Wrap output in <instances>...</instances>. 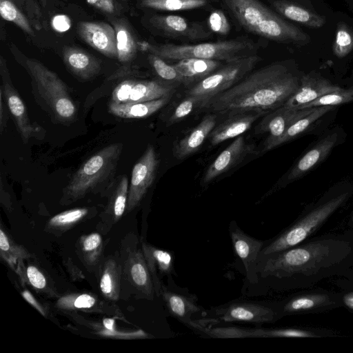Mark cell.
I'll return each instance as SVG.
<instances>
[{
  "label": "cell",
  "mask_w": 353,
  "mask_h": 353,
  "mask_svg": "<svg viewBox=\"0 0 353 353\" xmlns=\"http://www.w3.org/2000/svg\"><path fill=\"white\" fill-rule=\"evenodd\" d=\"M267 256L263 276L275 278L284 288H310L353 268V230L310 237Z\"/></svg>",
  "instance_id": "1"
},
{
  "label": "cell",
  "mask_w": 353,
  "mask_h": 353,
  "mask_svg": "<svg viewBox=\"0 0 353 353\" xmlns=\"http://www.w3.org/2000/svg\"><path fill=\"white\" fill-rule=\"evenodd\" d=\"M300 79L281 63H272L250 73L243 79L208 101L204 108L231 114L282 106L296 91Z\"/></svg>",
  "instance_id": "2"
},
{
  "label": "cell",
  "mask_w": 353,
  "mask_h": 353,
  "mask_svg": "<svg viewBox=\"0 0 353 353\" xmlns=\"http://www.w3.org/2000/svg\"><path fill=\"white\" fill-rule=\"evenodd\" d=\"M239 23L246 30L266 39L303 44L310 37L287 22L259 0H221Z\"/></svg>",
  "instance_id": "3"
},
{
  "label": "cell",
  "mask_w": 353,
  "mask_h": 353,
  "mask_svg": "<svg viewBox=\"0 0 353 353\" xmlns=\"http://www.w3.org/2000/svg\"><path fill=\"white\" fill-rule=\"evenodd\" d=\"M21 64L31 79L32 93L39 105L57 122L72 121L77 108L66 85L57 73L34 58L24 57Z\"/></svg>",
  "instance_id": "4"
},
{
  "label": "cell",
  "mask_w": 353,
  "mask_h": 353,
  "mask_svg": "<svg viewBox=\"0 0 353 353\" xmlns=\"http://www.w3.org/2000/svg\"><path fill=\"white\" fill-rule=\"evenodd\" d=\"M351 195L350 190L331 194L307 208L261 252L265 256L292 248L314 234Z\"/></svg>",
  "instance_id": "5"
},
{
  "label": "cell",
  "mask_w": 353,
  "mask_h": 353,
  "mask_svg": "<svg viewBox=\"0 0 353 353\" xmlns=\"http://www.w3.org/2000/svg\"><path fill=\"white\" fill-rule=\"evenodd\" d=\"M121 143L108 145L85 161L63 189L62 201L73 202L94 192L113 179L122 152Z\"/></svg>",
  "instance_id": "6"
},
{
  "label": "cell",
  "mask_w": 353,
  "mask_h": 353,
  "mask_svg": "<svg viewBox=\"0 0 353 353\" xmlns=\"http://www.w3.org/2000/svg\"><path fill=\"white\" fill-rule=\"evenodd\" d=\"M141 50L159 56L163 60L179 61L195 58L230 62L251 55L254 43L245 39H231L194 45L153 44L139 42Z\"/></svg>",
  "instance_id": "7"
},
{
  "label": "cell",
  "mask_w": 353,
  "mask_h": 353,
  "mask_svg": "<svg viewBox=\"0 0 353 353\" xmlns=\"http://www.w3.org/2000/svg\"><path fill=\"white\" fill-rule=\"evenodd\" d=\"M260 60L261 58L256 54H251L227 62L223 67L197 82L187 91V94L203 99L204 108L209 100L244 78Z\"/></svg>",
  "instance_id": "8"
},
{
  "label": "cell",
  "mask_w": 353,
  "mask_h": 353,
  "mask_svg": "<svg viewBox=\"0 0 353 353\" xmlns=\"http://www.w3.org/2000/svg\"><path fill=\"white\" fill-rule=\"evenodd\" d=\"M343 307L340 291L310 289L288 298L281 304L282 315L319 314Z\"/></svg>",
  "instance_id": "9"
},
{
  "label": "cell",
  "mask_w": 353,
  "mask_h": 353,
  "mask_svg": "<svg viewBox=\"0 0 353 353\" xmlns=\"http://www.w3.org/2000/svg\"><path fill=\"white\" fill-rule=\"evenodd\" d=\"M0 75L2 92L9 110V113L14 123L16 128L24 143H28L31 137L40 138L43 129L39 125H32L28 117L26 107L10 78L6 60L0 57Z\"/></svg>",
  "instance_id": "10"
},
{
  "label": "cell",
  "mask_w": 353,
  "mask_h": 353,
  "mask_svg": "<svg viewBox=\"0 0 353 353\" xmlns=\"http://www.w3.org/2000/svg\"><path fill=\"white\" fill-rule=\"evenodd\" d=\"M172 86L155 80L126 79L119 83L112 92L110 102L132 103L170 97Z\"/></svg>",
  "instance_id": "11"
},
{
  "label": "cell",
  "mask_w": 353,
  "mask_h": 353,
  "mask_svg": "<svg viewBox=\"0 0 353 353\" xmlns=\"http://www.w3.org/2000/svg\"><path fill=\"white\" fill-rule=\"evenodd\" d=\"M159 163L154 146L148 145L132 171L126 207L128 211L133 210L140 203L152 185L157 175Z\"/></svg>",
  "instance_id": "12"
},
{
  "label": "cell",
  "mask_w": 353,
  "mask_h": 353,
  "mask_svg": "<svg viewBox=\"0 0 353 353\" xmlns=\"http://www.w3.org/2000/svg\"><path fill=\"white\" fill-rule=\"evenodd\" d=\"M149 23L161 35L174 39L199 41L212 36V32L201 23L178 15H153Z\"/></svg>",
  "instance_id": "13"
},
{
  "label": "cell",
  "mask_w": 353,
  "mask_h": 353,
  "mask_svg": "<svg viewBox=\"0 0 353 353\" xmlns=\"http://www.w3.org/2000/svg\"><path fill=\"white\" fill-rule=\"evenodd\" d=\"M313 108L294 109L282 105L266 114L259 123L258 132L267 133L262 152L272 150V145L294 121L309 114Z\"/></svg>",
  "instance_id": "14"
},
{
  "label": "cell",
  "mask_w": 353,
  "mask_h": 353,
  "mask_svg": "<svg viewBox=\"0 0 353 353\" xmlns=\"http://www.w3.org/2000/svg\"><path fill=\"white\" fill-rule=\"evenodd\" d=\"M218 319L225 322L261 323L272 322L282 316L281 307L274 309L252 303H236L216 310Z\"/></svg>",
  "instance_id": "15"
},
{
  "label": "cell",
  "mask_w": 353,
  "mask_h": 353,
  "mask_svg": "<svg viewBox=\"0 0 353 353\" xmlns=\"http://www.w3.org/2000/svg\"><path fill=\"white\" fill-rule=\"evenodd\" d=\"M80 37L103 55L117 59L116 32L113 26L103 21H81L77 27Z\"/></svg>",
  "instance_id": "16"
},
{
  "label": "cell",
  "mask_w": 353,
  "mask_h": 353,
  "mask_svg": "<svg viewBox=\"0 0 353 353\" xmlns=\"http://www.w3.org/2000/svg\"><path fill=\"white\" fill-rule=\"evenodd\" d=\"M341 89L328 79L315 73L307 74L300 79L296 91L283 105L294 109H303L319 98Z\"/></svg>",
  "instance_id": "17"
},
{
  "label": "cell",
  "mask_w": 353,
  "mask_h": 353,
  "mask_svg": "<svg viewBox=\"0 0 353 353\" xmlns=\"http://www.w3.org/2000/svg\"><path fill=\"white\" fill-rule=\"evenodd\" d=\"M339 141L336 131L332 132L310 147L296 161L287 174L285 180L290 183L297 180L317 166L330 153Z\"/></svg>",
  "instance_id": "18"
},
{
  "label": "cell",
  "mask_w": 353,
  "mask_h": 353,
  "mask_svg": "<svg viewBox=\"0 0 353 353\" xmlns=\"http://www.w3.org/2000/svg\"><path fill=\"white\" fill-rule=\"evenodd\" d=\"M252 148L243 136L236 137L208 167L202 179V184L206 185L212 182L234 167L252 152Z\"/></svg>",
  "instance_id": "19"
},
{
  "label": "cell",
  "mask_w": 353,
  "mask_h": 353,
  "mask_svg": "<svg viewBox=\"0 0 353 353\" xmlns=\"http://www.w3.org/2000/svg\"><path fill=\"white\" fill-rule=\"evenodd\" d=\"M266 113L268 112L251 110L228 114V118L211 132L209 136L211 145L214 146L228 139L239 137Z\"/></svg>",
  "instance_id": "20"
},
{
  "label": "cell",
  "mask_w": 353,
  "mask_h": 353,
  "mask_svg": "<svg viewBox=\"0 0 353 353\" xmlns=\"http://www.w3.org/2000/svg\"><path fill=\"white\" fill-rule=\"evenodd\" d=\"M62 54L67 68L81 81L91 80L101 71L100 60L83 49L65 46Z\"/></svg>",
  "instance_id": "21"
},
{
  "label": "cell",
  "mask_w": 353,
  "mask_h": 353,
  "mask_svg": "<svg viewBox=\"0 0 353 353\" xmlns=\"http://www.w3.org/2000/svg\"><path fill=\"white\" fill-rule=\"evenodd\" d=\"M216 118L214 114L205 116L197 126L175 143L172 150L173 155L181 160L194 154L215 128Z\"/></svg>",
  "instance_id": "22"
},
{
  "label": "cell",
  "mask_w": 353,
  "mask_h": 353,
  "mask_svg": "<svg viewBox=\"0 0 353 353\" xmlns=\"http://www.w3.org/2000/svg\"><path fill=\"white\" fill-rule=\"evenodd\" d=\"M230 236L234 251L245 268L248 277L253 281L255 276L254 268L263 242L248 236L236 225L230 230Z\"/></svg>",
  "instance_id": "23"
},
{
  "label": "cell",
  "mask_w": 353,
  "mask_h": 353,
  "mask_svg": "<svg viewBox=\"0 0 353 353\" xmlns=\"http://www.w3.org/2000/svg\"><path fill=\"white\" fill-rule=\"evenodd\" d=\"M143 254L152 274L154 290L161 292V283L157 276V272L163 276L173 272V255L165 250L154 248L148 244H143Z\"/></svg>",
  "instance_id": "24"
},
{
  "label": "cell",
  "mask_w": 353,
  "mask_h": 353,
  "mask_svg": "<svg viewBox=\"0 0 353 353\" xmlns=\"http://www.w3.org/2000/svg\"><path fill=\"white\" fill-rule=\"evenodd\" d=\"M173 65L181 74L182 83L188 84L199 82L211 74L219 68L221 61L189 58L179 60Z\"/></svg>",
  "instance_id": "25"
},
{
  "label": "cell",
  "mask_w": 353,
  "mask_h": 353,
  "mask_svg": "<svg viewBox=\"0 0 353 353\" xmlns=\"http://www.w3.org/2000/svg\"><path fill=\"white\" fill-rule=\"evenodd\" d=\"M170 97L158 99L132 103L110 102L108 111L112 115L122 119L146 118L162 108L169 101Z\"/></svg>",
  "instance_id": "26"
},
{
  "label": "cell",
  "mask_w": 353,
  "mask_h": 353,
  "mask_svg": "<svg viewBox=\"0 0 353 353\" xmlns=\"http://www.w3.org/2000/svg\"><path fill=\"white\" fill-rule=\"evenodd\" d=\"M336 330L316 327L253 329V337L270 338H326L341 337Z\"/></svg>",
  "instance_id": "27"
},
{
  "label": "cell",
  "mask_w": 353,
  "mask_h": 353,
  "mask_svg": "<svg viewBox=\"0 0 353 353\" xmlns=\"http://www.w3.org/2000/svg\"><path fill=\"white\" fill-rule=\"evenodd\" d=\"M116 32L117 59L121 63H128L136 56L139 42L127 22L123 19L111 21Z\"/></svg>",
  "instance_id": "28"
},
{
  "label": "cell",
  "mask_w": 353,
  "mask_h": 353,
  "mask_svg": "<svg viewBox=\"0 0 353 353\" xmlns=\"http://www.w3.org/2000/svg\"><path fill=\"white\" fill-rule=\"evenodd\" d=\"M271 3L278 12L292 21L314 28L325 23L321 16L295 3L281 0H272Z\"/></svg>",
  "instance_id": "29"
},
{
  "label": "cell",
  "mask_w": 353,
  "mask_h": 353,
  "mask_svg": "<svg viewBox=\"0 0 353 353\" xmlns=\"http://www.w3.org/2000/svg\"><path fill=\"white\" fill-rule=\"evenodd\" d=\"M333 108L334 107L329 105L313 107L309 114L290 125L285 133L272 145V149L292 141L308 131L318 120L333 110Z\"/></svg>",
  "instance_id": "30"
},
{
  "label": "cell",
  "mask_w": 353,
  "mask_h": 353,
  "mask_svg": "<svg viewBox=\"0 0 353 353\" xmlns=\"http://www.w3.org/2000/svg\"><path fill=\"white\" fill-rule=\"evenodd\" d=\"M161 292L170 314L188 325L192 321L191 316L201 310L185 296L165 289Z\"/></svg>",
  "instance_id": "31"
},
{
  "label": "cell",
  "mask_w": 353,
  "mask_h": 353,
  "mask_svg": "<svg viewBox=\"0 0 353 353\" xmlns=\"http://www.w3.org/2000/svg\"><path fill=\"white\" fill-rule=\"evenodd\" d=\"M130 276L133 283L149 297H152L154 286L144 256L134 253L130 260Z\"/></svg>",
  "instance_id": "32"
},
{
  "label": "cell",
  "mask_w": 353,
  "mask_h": 353,
  "mask_svg": "<svg viewBox=\"0 0 353 353\" xmlns=\"http://www.w3.org/2000/svg\"><path fill=\"white\" fill-rule=\"evenodd\" d=\"M128 179L125 176L119 177L110 195L105 213L114 221H118L123 214L128 196Z\"/></svg>",
  "instance_id": "33"
},
{
  "label": "cell",
  "mask_w": 353,
  "mask_h": 353,
  "mask_svg": "<svg viewBox=\"0 0 353 353\" xmlns=\"http://www.w3.org/2000/svg\"><path fill=\"white\" fill-rule=\"evenodd\" d=\"M0 14L4 20L14 23L25 33L34 35L31 21L13 0H0Z\"/></svg>",
  "instance_id": "34"
},
{
  "label": "cell",
  "mask_w": 353,
  "mask_h": 353,
  "mask_svg": "<svg viewBox=\"0 0 353 353\" xmlns=\"http://www.w3.org/2000/svg\"><path fill=\"white\" fill-rule=\"evenodd\" d=\"M209 0H141L140 6L161 11H184L204 7Z\"/></svg>",
  "instance_id": "35"
},
{
  "label": "cell",
  "mask_w": 353,
  "mask_h": 353,
  "mask_svg": "<svg viewBox=\"0 0 353 353\" xmlns=\"http://www.w3.org/2000/svg\"><path fill=\"white\" fill-rule=\"evenodd\" d=\"M88 210L85 208H74L61 212L52 216L48 226L59 230H66L87 216Z\"/></svg>",
  "instance_id": "36"
},
{
  "label": "cell",
  "mask_w": 353,
  "mask_h": 353,
  "mask_svg": "<svg viewBox=\"0 0 353 353\" xmlns=\"http://www.w3.org/2000/svg\"><path fill=\"white\" fill-rule=\"evenodd\" d=\"M333 52L339 58H343L353 50V30L345 23L337 26Z\"/></svg>",
  "instance_id": "37"
},
{
  "label": "cell",
  "mask_w": 353,
  "mask_h": 353,
  "mask_svg": "<svg viewBox=\"0 0 353 353\" xmlns=\"http://www.w3.org/2000/svg\"><path fill=\"white\" fill-rule=\"evenodd\" d=\"M188 325L214 338H249L253 336V329H244L235 327L205 328L202 327L193 321H191Z\"/></svg>",
  "instance_id": "38"
},
{
  "label": "cell",
  "mask_w": 353,
  "mask_h": 353,
  "mask_svg": "<svg viewBox=\"0 0 353 353\" xmlns=\"http://www.w3.org/2000/svg\"><path fill=\"white\" fill-rule=\"evenodd\" d=\"M353 101V87L327 94L316 101L306 105L303 109L318 106H336Z\"/></svg>",
  "instance_id": "39"
},
{
  "label": "cell",
  "mask_w": 353,
  "mask_h": 353,
  "mask_svg": "<svg viewBox=\"0 0 353 353\" xmlns=\"http://www.w3.org/2000/svg\"><path fill=\"white\" fill-rule=\"evenodd\" d=\"M203 105L204 101L201 98L196 96L188 95V97L181 101L176 107L172 114L168 119L167 125L170 126L181 121L189 115L195 108H203Z\"/></svg>",
  "instance_id": "40"
},
{
  "label": "cell",
  "mask_w": 353,
  "mask_h": 353,
  "mask_svg": "<svg viewBox=\"0 0 353 353\" xmlns=\"http://www.w3.org/2000/svg\"><path fill=\"white\" fill-rule=\"evenodd\" d=\"M148 60L159 77L166 81L182 83V77L174 66L157 55L149 53Z\"/></svg>",
  "instance_id": "41"
},
{
  "label": "cell",
  "mask_w": 353,
  "mask_h": 353,
  "mask_svg": "<svg viewBox=\"0 0 353 353\" xmlns=\"http://www.w3.org/2000/svg\"><path fill=\"white\" fill-rule=\"evenodd\" d=\"M339 277L336 285L342 294L343 307L353 313V268Z\"/></svg>",
  "instance_id": "42"
},
{
  "label": "cell",
  "mask_w": 353,
  "mask_h": 353,
  "mask_svg": "<svg viewBox=\"0 0 353 353\" xmlns=\"http://www.w3.org/2000/svg\"><path fill=\"white\" fill-rule=\"evenodd\" d=\"M117 276L114 265L110 263L103 270L100 280V289L102 293L110 299H116L118 296Z\"/></svg>",
  "instance_id": "43"
},
{
  "label": "cell",
  "mask_w": 353,
  "mask_h": 353,
  "mask_svg": "<svg viewBox=\"0 0 353 353\" xmlns=\"http://www.w3.org/2000/svg\"><path fill=\"white\" fill-rule=\"evenodd\" d=\"M31 21L34 28L39 30L42 28V12L38 0H13Z\"/></svg>",
  "instance_id": "44"
},
{
  "label": "cell",
  "mask_w": 353,
  "mask_h": 353,
  "mask_svg": "<svg viewBox=\"0 0 353 353\" xmlns=\"http://www.w3.org/2000/svg\"><path fill=\"white\" fill-rule=\"evenodd\" d=\"M208 26L212 32L220 35H226L230 30L229 21L221 10L211 12L208 18Z\"/></svg>",
  "instance_id": "45"
},
{
  "label": "cell",
  "mask_w": 353,
  "mask_h": 353,
  "mask_svg": "<svg viewBox=\"0 0 353 353\" xmlns=\"http://www.w3.org/2000/svg\"><path fill=\"white\" fill-rule=\"evenodd\" d=\"M26 276L30 283L35 288L41 290L46 286V279L43 273L35 266L30 265L26 269Z\"/></svg>",
  "instance_id": "46"
},
{
  "label": "cell",
  "mask_w": 353,
  "mask_h": 353,
  "mask_svg": "<svg viewBox=\"0 0 353 353\" xmlns=\"http://www.w3.org/2000/svg\"><path fill=\"white\" fill-rule=\"evenodd\" d=\"M87 3L99 10L108 14L117 12V6L114 0H86Z\"/></svg>",
  "instance_id": "47"
},
{
  "label": "cell",
  "mask_w": 353,
  "mask_h": 353,
  "mask_svg": "<svg viewBox=\"0 0 353 353\" xmlns=\"http://www.w3.org/2000/svg\"><path fill=\"white\" fill-rule=\"evenodd\" d=\"M101 244V236L99 233H92L83 239V250L88 253L97 250Z\"/></svg>",
  "instance_id": "48"
},
{
  "label": "cell",
  "mask_w": 353,
  "mask_h": 353,
  "mask_svg": "<svg viewBox=\"0 0 353 353\" xmlns=\"http://www.w3.org/2000/svg\"><path fill=\"white\" fill-rule=\"evenodd\" d=\"M96 303L95 298L88 294H82L76 297L73 302L75 308H90Z\"/></svg>",
  "instance_id": "49"
},
{
  "label": "cell",
  "mask_w": 353,
  "mask_h": 353,
  "mask_svg": "<svg viewBox=\"0 0 353 353\" xmlns=\"http://www.w3.org/2000/svg\"><path fill=\"white\" fill-rule=\"evenodd\" d=\"M8 108L4 99L2 92L0 90V130L3 133L8 119Z\"/></svg>",
  "instance_id": "50"
},
{
  "label": "cell",
  "mask_w": 353,
  "mask_h": 353,
  "mask_svg": "<svg viewBox=\"0 0 353 353\" xmlns=\"http://www.w3.org/2000/svg\"><path fill=\"white\" fill-rule=\"evenodd\" d=\"M52 24L54 28L59 31H65L69 28L70 23L65 16H57L54 18Z\"/></svg>",
  "instance_id": "51"
},
{
  "label": "cell",
  "mask_w": 353,
  "mask_h": 353,
  "mask_svg": "<svg viewBox=\"0 0 353 353\" xmlns=\"http://www.w3.org/2000/svg\"><path fill=\"white\" fill-rule=\"evenodd\" d=\"M24 299L28 302L32 306L35 307L42 315L45 316L46 312L41 305L37 301L34 297L28 290H24L21 292Z\"/></svg>",
  "instance_id": "52"
},
{
  "label": "cell",
  "mask_w": 353,
  "mask_h": 353,
  "mask_svg": "<svg viewBox=\"0 0 353 353\" xmlns=\"http://www.w3.org/2000/svg\"><path fill=\"white\" fill-rule=\"evenodd\" d=\"M103 326L109 332H114V320L110 318H105L103 321Z\"/></svg>",
  "instance_id": "53"
},
{
  "label": "cell",
  "mask_w": 353,
  "mask_h": 353,
  "mask_svg": "<svg viewBox=\"0 0 353 353\" xmlns=\"http://www.w3.org/2000/svg\"><path fill=\"white\" fill-rule=\"evenodd\" d=\"M347 225L349 229L353 230V212L350 214Z\"/></svg>",
  "instance_id": "54"
},
{
  "label": "cell",
  "mask_w": 353,
  "mask_h": 353,
  "mask_svg": "<svg viewBox=\"0 0 353 353\" xmlns=\"http://www.w3.org/2000/svg\"><path fill=\"white\" fill-rule=\"evenodd\" d=\"M40 6L43 8H45L47 5L48 0H38Z\"/></svg>",
  "instance_id": "55"
}]
</instances>
